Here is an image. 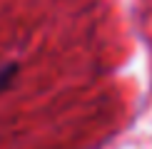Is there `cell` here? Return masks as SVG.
I'll list each match as a JSON object with an SVG mask.
<instances>
[{"mask_svg":"<svg viewBox=\"0 0 152 149\" xmlns=\"http://www.w3.org/2000/svg\"><path fill=\"white\" fill-rule=\"evenodd\" d=\"M12 72H15V67H0V90H3V87L10 82Z\"/></svg>","mask_w":152,"mask_h":149,"instance_id":"obj_1","label":"cell"}]
</instances>
